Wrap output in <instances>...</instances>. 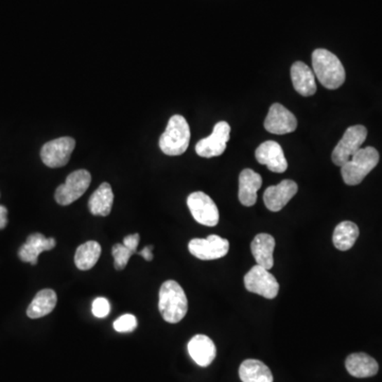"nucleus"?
<instances>
[{
	"label": "nucleus",
	"mask_w": 382,
	"mask_h": 382,
	"mask_svg": "<svg viewBox=\"0 0 382 382\" xmlns=\"http://www.w3.org/2000/svg\"><path fill=\"white\" fill-rule=\"evenodd\" d=\"M158 311L167 323L177 324L187 315L188 299L181 285L175 280H167L158 294Z\"/></svg>",
	"instance_id": "obj_1"
},
{
	"label": "nucleus",
	"mask_w": 382,
	"mask_h": 382,
	"mask_svg": "<svg viewBox=\"0 0 382 382\" xmlns=\"http://www.w3.org/2000/svg\"><path fill=\"white\" fill-rule=\"evenodd\" d=\"M313 67L320 83L328 90H336L346 82V69L336 55L326 49L313 53Z\"/></svg>",
	"instance_id": "obj_2"
},
{
	"label": "nucleus",
	"mask_w": 382,
	"mask_h": 382,
	"mask_svg": "<svg viewBox=\"0 0 382 382\" xmlns=\"http://www.w3.org/2000/svg\"><path fill=\"white\" fill-rule=\"evenodd\" d=\"M379 163V153L373 146L359 149L346 164L341 167L343 181L346 185L360 184Z\"/></svg>",
	"instance_id": "obj_3"
},
{
	"label": "nucleus",
	"mask_w": 382,
	"mask_h": 382,
	"mask_svg": "<svg viewBox=\"0 0 382 382\" xmlns=\"http://www.w3.org/2000/svg\"><path fill=\"white\" fill-rule=\"evenodd\" d=\"M190 142V129L186 119L175 115L169 119L166 130L160 138V148L166 156H182Z\"/></svg>",
	"instance_id": "obj_4"
},
{
	"label": "nucleus",
	"mask_w": 382,
	"mask_h": 382,
	"mask_svg": "<svg viewBox=\"0 0 382 382\" xmlns=\"http://www.w3.org/2000/svg\"><path fill=\"white\" fill-rule=\"evenodd\" d=\"M90 182L92 175L88 170L81 169L74 171L66 177L65 183L60 185L55 190V201L62 206L70 205L86 193Z\"/></svg>",
	"instance_id": "obj_5"
},
{
	"label": "nucleus",
	"mask_w": 382,
	"mask_h": 382,
	"mask_svg": "<svg viewBox=\"0 0 382 382\" xmlns=\"http://www.w3.org/2000/svg\"><path fill=\"white\" fill-rule=\"evenodd\" d=\"M367 137V128L363 125H353L346 130L342 139L332 151V160L336 166L342 167L353 158L355 153L361 149Z\"/></svg>",
	"instance_id": "obj_6"
},
{
	"label": "nucleus",
	"mask_w": 382,
	"mask_h": 382,
	"mask_svg": "<svg viewBox=\"0 0 382 382\" xmlns=\"http://www.w3.org/2000/svg\"><path fill=\"white\" fill-rule=\"evenodd\" d=\"M245 286L249 292L269 299H275L280 291V284L274 275L258 264L245 274Z\"/></svg>",
	"instance_id": "obj_7"
},
{
	"label": "nucleus",
	"mask_w": 382,
	"mask_h": 382,
	"mask_svg": "<svg viewBox=\"0 0 382 382\" xmlns=\"http://www.w3.org/2000/svg\"><path fill=\"white\" fill-rule=\"evenodd\" d=\"M76 148V140L71 137H60L46 142L41 150V158L49 168H61L69 162Z\"/></svg>",
	"instance_id": "obj_8"
},
{
	"label": "nucleus",
	"mask_w": 382,
	"mask_h": 382,
	"mask_svg": "<svg viewBox=\"0 0 382 382\" xmlns=\"http://www.w3.org/2000/svg\"><path fill=\"white\" fill-rule=\"evenodd\" d=\"M231 137V127L226 121H220L214 125V131L208 137L196 144V152L201 158H212L222 156Z\"/></svg>",
	"instance_id": "obj_9"
},
{
	"label": "nucleus",
	"mask_w": 382,
	"mask_h": 382,
	"mask_svg": "<svg viewBox=\"0 0 382 382\" xmlns=\"http://www.w3.org/2000/svg\"><path fill=\"white\" fill-rule=\"evenodd\" d=\"M187 205L193 219L205 226H216L219 223V210L212 198L202 191L189 195Z\"/></svg>",
	"instance_id": "obj_10"
},
{
	"label": "nucleus",
	"mask_w": 382,
	"mask_h": 382,
	"mask_svg": "<svg viewBox=\"0 0 382 382\" xmlns=\"http://www.w3.org/2000/svg\"><path fill=\"white\" fill-rule=\"evenodd\" d=\"M191 255L201 260H214L224 257L229 251V243L226 239L217 235H210L207 238H195L188 245Z\"/></svg>",
	"instance_id": "obj_11"
},
{
	"label": "nucleus",
	"mask_w": 382,
	"mask_h": 382,
	"mask_svg": "<svg viewBox=\"0 0 382 382\" xmlns=\"http://www.w3.org/2000/svg\"><path fill=\"white\" fill-rule=\"evenodd\" d=\"M297 119L280 103H274L270 107L269 113L264 121V129L276 135L292 133L296 130Z\"/></svg>",
	"instance_id": "obj_12"
},
{
	"label": "nucleus",
	"mask_w": 382,
	"mask_h": 382,
	"mask_svg": "<svg viewBox=\"0 0 382 382\" xmlns=\"http://www.w3.org/2000/svg\"><path fill=\"white\" fill-rule=\"evenodd\" d=\"M297 190L299 186L291 179H284L278 185L270 186L264 193L266 207L271 212H280L296 195Z\"/></svg>",
	"instance_id": "obj_13"
},
{
	"label": "nucleus",
	"mask_w": 382,
	"mask_h": 382,
	"mask_svg": "<svg viewBox=\"0 0 382 382\" xmlns=\"http://www.w3.org/2000/svg\"><path fill=\"white\" fill-rule=\"evenodd\" d=\"M256 160L266 165L272 172L282 173L288 168V162L282 146L273 140L262 142L255 151Z\"/></svg>",
	"instance_id": "obj_14"
},
{
	"label": "nucleus",
	"mask_w": 382,
	"mask_h": 382,
	"mask_svg": "<svg viewBox=\"0 0 382 382\" xmlns=\"http://www.w3.org/2000/svg\"><path fill=\"white\" fill-rule=\"evenodd\" d=\"M188 353L198 365L206 367L216 358V346L205 334H197L188 343Z\"/></svg>",
	"instance_id": "obj_15"
},
{
	"label": "nucleus",
	"mask_w": 382,
	"mask_h": 382,
	"mask_svg": "<svg viewBox=\"0 0 382 382\" xmlns=\"http://www.w3.org/2000/svg\"><path fill=\"white\" fill-rule=\"evenodd\" d=\"M55 247V239L46 238L44 235L36 233V234H32L28 237L26 243L20 247L18 256L22 261L29 262L32 266H35L41 253L51 251Z\"/></svg>",
	"instance_id": "obj_16"
},
{
	"label": "nucleus",
	"mask_w": 382,
	"mask_h": 382,
	"mask_svg": "<svg viewBox=\"0 0 382 382\" xmlns=\"http://www.w3.org/2000/svg\"><path fill=\"white\" fill-rule=\"evenodd\" d=\"M293 88L303 97L313 96L317 92L315 76L311 67L303 62L297 61L291 67Z\"/></svg>",
	"instance_id": "obj_17"
},
{
	"label": "nucleus",
	"mask_w": 382,
	"mask_h": 382,
	"mask_svg": "<svg viewBox=\"0 0 382 382\" xmlns=\"http://www.w3.org/2000/svg\"><path fill=\"white\" fill-rule=\"evenodd\" d=\"M262 185L259 173L252 169H245L239 175V201L243 205L253 206L257 201V191Z\"/></svg>",
	"instance_id": "obj_18"
},
{
	"label": "nucleus",
	"mask_w": 382,
	"mask_h": 382,
	"mask_svg": "<svg viewBox=\"0 0 382 382\" xmlns=\"http://www.w3.org/2000/svg\"><path fill=\"white\" fill-rule=\"evenodd\" d=\"M275 249V239L269 234H259L251 243L252 254L258 266L264 269L271 270L274 266L273 253Z\"/></svg>",
	"instance_id": "obj_19"
},
{
	"label": "nucleus",
	"mask_w": 382,
	"mask_h": 382,
	"mask_svg": "<svg viewBox=\"0 0 382 382\" xmlns=\"http://www.w3.org/2000/svg\"><path fill=\"white\" fill-rule=\"evenodd\" d=\"M346 367L356 378L373 377L378 373L379 365L373 357L364 353H356L346 358Z\"/></svg>",
	"instance_id": "obj_20"
},
{
	"label": "nucleus",
	"mask_w": 382,
	"mask_h": 382,
	"mask_svg": "<svg viewBox=\"0 0 382 382\" xmlns=\"http://www.w3.org/2000/svg\"><path fill=\"white\" fill-rule=\"evenodd\" d=\"M57 293L53 289H44L35 295L27 309V315L30 319H40L53 313L57 306Z\"/></svg>",
	"instance_id": "obj_21"
},
{
	"label": "nucleus",
	"mask_w": 382,
	"mask_h": 382,
	"mask_svg": "<svg viewBox=\"0 0 382 382\" xmlns=\"http://www.w3.org/2000/svg\"><path fill=\"white\" fill-rule=\"evenodd\" d=\"M114 193L109 183H102L93 193L88 201L90 214L94 216L107 217L113 207Z\"/></svg>",
	"instance_id": "obj_22"
},
{
	"label": "nucleus",
	"mask_w": 382,
	"mask_h": 382,
	"mask_svg": "<svg viewBox=\"0 0 382 382\" xmlns=\"http://www.w3.org/2000/svg\"><path fill=\"white\" fill-rule=\"evenodd\" d=\"M239 376L243 382H273V375L269 367L255 359H247L241 363Z\"/></svg>",
	"instance_id": "obj_23"
},
{
	"label": "nucleus",
	"mask_w": 382,
	"mask_h": 382,
	"mask_svg": "<svg viewBox=\"0 0 382 382\" xmlns=\"http://www.w3.org/2000/svg\"><path fill=\"white\" fill-rule=\"evenodd\" d=\"M358 237L359 227L356 223L352 221H343L334 228L332 241L336 249L340 251H348L354 247Z\"/></svg>",
	"instance_id": "obj_24"
},
{
	"label": "nucleus",
	"mask_w": 382,
	"mask_h": 382,
	"mask_svg": "<svg viewBox=\"0 0 382 382\" xmlns=\"http://www.w3.org/2000/svg\"><path fill=\"white\" fill-rule=\"evenodd\" d=\"M101 245L97 241H88L80 245L74 254V264L81 271H88L96 266L101 256Z\"/></svg>",
	"instance_id": "obj_25"
},
{
	"label": "nucleus",
	"mask_w": 382,
	"mask_h": 382,
	"mask_svg": "<svg viewBox=\"0 0 382 382\" xmlns=\"http://www.w3.org/2000/svg\"><path fill=\"white\" fill-rule=\"evenodd\" d=\"M111 253H113L114 266H115V269L118 270V271L125 269V266L129 264L130 258L134 254L125 245H114Z\"/></svg>",
	"instance_id": "obj_26"
},
{
	"label": "nucleus",
	"mask_w": 382,
	"mask_h": 382,
	"mask_svg": "<svg viewBox=\"0 0 382 382\" xmlns=\"http://www.w3.org/2000/svg\"><path fill=\"white\" fill-rule=\"evenodd\" d=\"M136 328H137V319L135 315H130V313L121 315L114 322V329L118 332H131Z\"/></svg>",
	"instance_id": "obj_27"
},
{
	"label": "nucleus",
	"mask_w": 382,
	"mask_h": 382,
	"mask_svg": "<svg viewBox=\"0 0 382 382\" xmlns=\"http://www.w3.org/2000/svg\"><path fill=\"white\" fill-rule=\"evenodd\" d=\"M92 313L98 319L107 318L109 313H111V303L105 297H97L93 301Z\"/></svg>",
	"instance_id": "obj_28"
},
{
	"label": "nucleus",
	"mask_w": 382,
	"mask_h": 382,
	"mask_svg": "<svg viewBox=\"0 0 382 382\" xmlns=\"http://www.w3.org/2000/svg\"><path fill=\"white\" fill-rule=\"evenodd\" d=\"M139 235H129V236H127L123 239V245H125L128 249L131 250L133 253H136V252H137L138 245H139Z\"/></svg>",
	"instance_id": "obj_29"
},
{
	"label": "nucleus",
	"mask_w": 382,
	"mask_h": 382,
	"mask_svg": "<svg viewBox=\"0 0 382 382\" xmlns=\"http://www.w3.org/2000/svg\"><path fill=\"white\" fill-rule=\"evenodd\" d=\"M8 225V210L5 206L0 205V229L5 228Z\"/></svg>",
	"instance_id": "obj_30"
},
{
	"label": "nucleus",
	"mask_w": 382,
	"mask_h": 382,
	"mask_svg": "<svg viewBox=\"0 0 382 382\" xmlns=\"http://www.w3.org/2000/svg\"><path fill=\"white\" fill-rule=\"evenodd\" d=\"M153 247H151V245H149V247H144V250H142V252H139V255L142 256V257H144V259L146 260V261H151V260L153 259Z\"/></svg>",
	"instance_id": "obj_31"
}]
</instances>
